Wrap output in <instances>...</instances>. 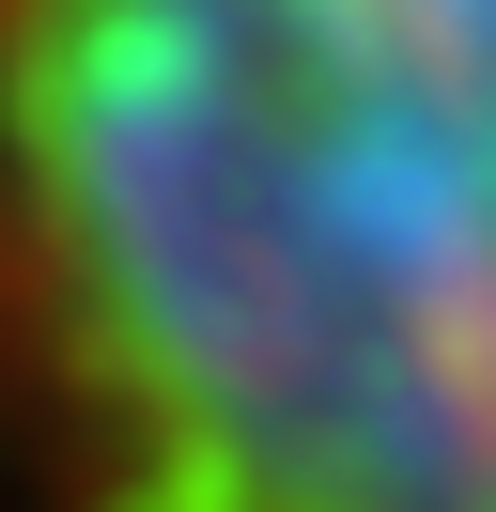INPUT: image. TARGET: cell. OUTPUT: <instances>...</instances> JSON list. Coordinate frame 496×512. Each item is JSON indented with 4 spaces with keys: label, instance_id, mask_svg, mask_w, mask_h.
<instances>
[{
    "label": "cell",
    "instance_id": "cell-1",
    "mask_svg": "<svg viewBox=\"0 0 496 512\" xmlns=\"http://www.w3.org/2000/svg\"><path fill=\"white\" fill-rule=\"evenodd\" d=\"M0 512H496V0H0Z\"/></svg>",
    "mask_w": 496,
    "mask_h": 512
}]
</instances>
